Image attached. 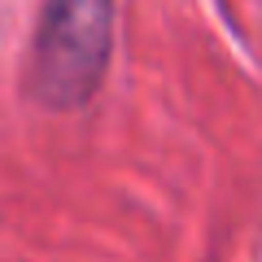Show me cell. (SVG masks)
Segmentation results:
<instances>
[{"label": "cell", "mask_w": 262, "mask_h": 262, "mask_svg": "<svg viewBox=\"0 0 262 262\" xmlns=\"http://www.w3.org/2000/svg\"><path fill=\"white\" fill-rule=\"evenodd\" d=\"M114 0H44L35 53H31V88L44 105L70 110L96 92L110 61Z\"/></svg>", "instance_id": "obj_1"}]
</instances>
